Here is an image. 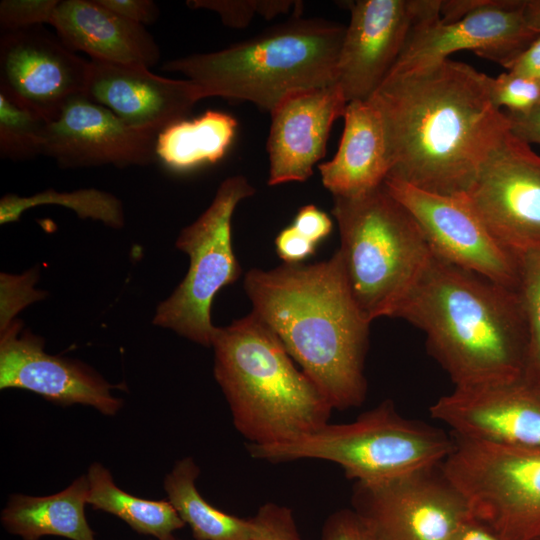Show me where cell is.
Segmentation results:
<instances>
[{"label": "cell", "instance_id": "obj_32", "mask_svg": "<svg viewBox=\"0 0 540 540\" xmlns=\"http://www.w3.org/2000/svg\"><path fill=\"white\" fill-rule=\"evenodd\" d=\"M250 520L251 540H303L293 511L287 506L267 502Z\"/></svg>", "mask_w": 540, "mask_h": 540}, {"label": "cell", "instance_id": "obj_33", "mask_svg": "<svg viewBox=\"0 0 540 540\" xmlns=\"http://www.w3.org/2000/svg\"><path fill=\"white\" fill-rule=\"evenodd\" d=\"M59 0H2L0 27L3 32L50 24Z\"/></svg>", "mask_w": 540, "mask_h": 540}, {"label": "cell", "instance_id": "obj_13", "mask_svg": "<svg viewBox=\"0 0 540 540\" xmlns=\"http://www.w3.org/2000/svg\"><path fill=\"white\" fill-rule=\"evenodd\" d=\"M384 185L415 218L436 256L518 290L519 255L493 238L462 195L430 193L392 178Z\"/></svg>", "mask_w": 540, "mask_h": 540}, {"label": "cell", "instance_id": "obj_28", "mask_svg": "<svg viewBox=\"0 0 540 540\" xmlns=\"http://www.w3.org/2000/svg\"><path fill=\"white\" fill-rule=\"evenodd\" d=\"M47 121L0 91V156L14 161L43 155Z\"/></svg>", "mask_w": 540, "mask_h": 540}, {"label": "cell", "instance_id": "obj_16", "mask_svg": "<svg viewBox=\"0 0 540 540\" xmlns=\"http://www.w3.org/2000/svg\"><path fill=\"white\" fill-rule=\"evenodd\" d=\"M21 329L14 320L0 331V389H24L61 406L84 404L106 416L117 414L123 402L111 394L116 386L79 360L46 353L41 337Z\"/></svg>", "mask_w": 540, "mask_h": 540}, {"label": "cell", "instance_id": "obj_17", "mask_svg": "<svg viewBox=\"0 0 540 540\" xmlns=\"http://www.w3.org/2000/svg\"><path fill=\"white\" fill-rule=\"evenodd\" d=\"M157 135L128 125L106 107L80 95L47 123L43 156L62 168L145 166L157 160Z\"/></svg>", "mask_w": 540, "mask_h": 540}, {"label": "cell", "instance_id": "obj_44", "mask_svg": "<svg viewBox=\"0 0 540 540\" xmlns=\"http://www.w3.org/2000/svg\"><path fill=\"white\" fill-rule=\"evenodd\" d=\"M532 540H540V533L537 536H535Z\"/></svg>", "mask_w": 540, "mask_h": 540}, {"label": "cell", "instance_id": "obj_38", "mask_svg": "<svg viewBox=\"0 0 540 540\" xmlns=\"http://www.w3.org/2000/svg\"><path fill=\"white\" fill-rule=\"evenodd\" d=\"M105 8L145 26L157 21L160 10L151 0H98Z\"/></svg>", "mask_w": 540, "mask_h": 540}, {"label": "cell", "instance_id": "obj_11", "mask_svg": "<svg viewBox=\"0 0 540 540\" xmlns=\"http://www.w3.org/2000/svg\"><path fill=\"white\" fill-rule=\"evenodd\" d=\"M462 196L505 249L517 255L540 249V155L510 129Z\"/></svg>", "mask_w": 540, "mask_h": 540}, {"label": "cell", "instance_id": "obj_19", "mask_svg": "<svg viewBox=\"0 0 540 540\" xmlns=\"http://www.w3.org/2000/svg\"><path fill=\"white\" fill-rule=\"evenodd\" d=\"M85 97L128 125L160 133L185 120L202 98L188 79L156 75L149 68L90 60Z\"/></svg>", "mask_w": 540, "mask_h": 540}, {"label": "cell", "instance_id": "obj_43", "mask_svg": "<svg viewBox=\"0 0 540 540\" xmlns=\"http://www.w3.org/2000/svg\"><path fill=\"white\" fill-rule=\"evenodd\" d=\"M532 385L540 392V377Z\"/></svg>", "mask_w": 540, "mask_h": 540}, {"label": "cell", "instance_id": "obj_27", "mask_svg": "<svg viewBox=\"0 0 540 540\" xmlns=\"http://www.w3.org/2000/svg\"><path fill=\"white\" fill-rule=\"evenodd\" d=\"M40 205H59L73 210L80 218L100 221L112 228L124 225L121 201L114 195L95 188L57 192L47 189L31 196L7 194L0 200V223L16 222L28 209Z\"/></svg>", "mask_w": 540, "mask_h": 540}, {"label": "cell", "instance_id": "obj_31", "mask_svg": "<svg viewBox=\"0 0 540 540\" xmlns=\"http://www.w3.org/2000/svg\"><path fill=\"white\" fill-rule=\"evenodd\" d=\"M38 279L37 271L31 269L22 275L1 273V314L0 331L7 328L18 312L32 302L45 298V292L34 288Z\"/></svg>", "mask_w": 540, "mask_h": 540}, {"label": "cell", "instance_id": "obj_40", "mask_svg": "<svg viewBox=\"0 0 540 540\" xmlns=\"http://www.w3.org/2000/svg\"><path fill=\"white\" fill-rule=\"evenodd\" d=\"M505 68L540 82V34Z\"/></svg>", "mask_w": 540, "mask_h": 540}, {"label": "cell", "instance_id": "obj_42", "mask_svg": "<svg viewBox=\"0 0 540 540\" xmlns=\"http://www.w3.org/2000/svg\"><path fill=\"white\" fill-rule=\"evenodd\" d=\"M523 17L528 27L540 34V0H524Z\"/></svg>", "mask_w": 540, "mask_h": 540}, {"label": "cell", "instance_id": "obj_18", "mask_svg": "<svg viewBox=\"0 0 540 540\" xmlns=\"http://www.w3.org/2000/svg\"><path fill=\"white\" fill-rule=\"evenodd\" d=\"M454 436L540 449V392L522 379L455 388L429 408Z\"/></svg>", "mask_w": 540, "mask_h": 540}, {"label": "cell", "instance_id": "obj_41", "mask_svg": "<svg viewBox=\"0 0 540 540\" xmlns=\"http://www.w3.org/2000/svg\"><path fill=\"white\" fill-rule=\"evenodd\" d=\"M450 540H504L490 527L471 517L454 533Z\"/></svg>", "mask_w": 540, "mask_h": 540}, {"label": "cell", "instance_id": "obj_7", "mask_svg": "<svg viewBox=\"0 0 540 540\" xmlns=\"http://www.w3.org/2000/svg\"><path fill=\"white\" fill-rule=\"evenodd\" d=\"M246 447L254 459L324 460L339 465L355 482L375 483L443 462L454 447V437L401 416L387 399L352 422L328 423L287 443Z\"/></svg>", "mask_w": 540, "mask_h": 540}, {"label": "cell", "instance_id": "obj_35", "mask_svg": "<svg viewBox=\"0 0 540 540\" xmlns=\"http://www.w3.org/2000/svg\"><path fill=\"white\" fill-rule=\"evenodd\" d=\"M321 540H376L373 533L352 509L332 512L324 521Z\"/></svg>", "mask_w": 540, "mask_h": 540}, {"label": "cell", "instance_id": "obj_3", "mask_svg": "<svg viewBox=\"0 0 540 540\" xmlns=\"http://www.w3.org/2000/svg\"><path fill=\"white\" fill-rule=\"evenodd\" d=\"M395 318L425 333L455 388L524 378L529 327L518 290L433 253Z\"/></svg>", "mask_w": 540, "mask_h": 540}, {"label": "cell", "instance_id": "obj_22", "mask_svg": "<svg viewBox=\"0 0 540 540\" xmlns=\"http://www.w3.org/2000/svg\"><path fill=\"white\" fill-rule=\"evenodd\" d=\"M337 153L318 166L333 197H357L381 186L389 174L385 134L379 111L369 101L348 102Z\"/></svg>", "mask_w": 540, "mask_h": 540}, {"label": "cell", "instance_id": "obj_21", "mask_svg": "<svg viewBox=\"0 0 540 540\" xmlns=\"http://www.w3.org/2000/svg\"><path fill=\"white\" fill-rule=\"evenodd\" d=\"M50 25L69 50L84 52L91 60L150 69L160 59V49L145 26L98 0L59 1Z\"/></svg>", "mask_w": 540, "mask_h": 540}, {"label": "cell", "instance_id": "obj_20", "mask_svg": "<svg viewBox=\"0 0 540 540\" xmlns=\"http://www.w3.org/2000/svg\"><path fill=\"white\" fill-rule=\"evenodd\" d=\"M347 101L337 83L299 91L270 113L267 140L268 184L303 182L324 157L331 127L343 117Z\"/></svg>", "mask_w": 540, "mask_h": 540}, {"label": "cell", "instance_id": "obj_5", "mask_svg": "<svg viewBox=\"0 0 540 540\" xmlns=\"http://www.w3.org/2000/svg\"><path fill=\"white\" fill-rule=\"evenodd\" d=\"M346 27L295 17L227 48L167 61L201 91L271 113L289 95L336 83Z\"/></svg>", "mask_w": 540, "mask_h": 540}, {"label": "cell", "instance_id": "obj_12", "mask_svg": "<svg viewBox=\"0 0 540 540\" xmlns=\"http://www.w3.org/2000/svg\"><path fill=\"white\" fill-rule=\"evenodd\" d=\"M441 0H357L341 46L336 83L347 102L368 100L412 34L440 19Z\"/></svg>", "mask_w": 540, "mask_h": 540}, {"label": "cell", "instance_id": "obj_6", "mask_svg": "<svg viewBox=\"0 0 540 540\" xmlns=\"http://www.w3.org/2000/svg\"><path fill=\"white\" fill-rule=\"evenodd\" d=\"M345 277L370 323L396 317L433 252L415 218L384 183L363 195L334 197Z\"/></svg>", "mask_w": 540, "mask_h": 540}, {"label": "cell", "instance_id": "obj_1", "mask_svg": "<svg viewBox=\"0 0 540 540\" xmlns=\"http://www.w3.org/2000/svg\"><path fill=\"white\" fill-rule=\"evenodd\" d=\"M487 79L449 58L388 74L368 99L383 123L387 178L443 196L463 195L509 129L491 101Z\"/></svg>", "mask_w": 540, "mask_h": 540}, {"label": "cell", "instance_id": "obj_14", "mask_svg": "<svg viewBox=\"0 0 540 540\" xmlns=\"http://www.w3.org/2000/svg\"><path fill=\"white\" fill-rule=\"evenodd\" d=\"M89 72L90 61L42 26L1 34L0 91L47 122L85 94Z\"/></svg>", "mask_w": 540, "mask_h": 540}, {"label": "cell", "instance_id": "obj_4", "mask_svg": "<svg viewBox=\"0 0 540 540\" xmlns=\"http://www.w3.org/2000/svg\"><path fill=\"white\" fill-rule=\"evenodd\" d=\"M211 346L214 377L247 444L291 442L329 423L326 396L255 313L216 327Z\"/></svg>", "mask_w": 540, "mask_h": 540}, {"label": "cell", "instance_id": "obj_39", "mask_svg": "<svg viewBox=\"0 0 540 540\" xmlns=\"http://www.w3.org/2000/svg\"><path fill=\"white\" fill-rule=\"evenodd\" d=\"M504 114L513 135L529 145H540V102L528 113L514 115L504 112Z\"/></svg>", "mask_w": 540, "mask_h": 540}, {"label": "cell", "instance_id": "obj_37", "mask_svg": "<svg viewBox=\"0 0 540 540\" xmlns=\"http://www.w3.org/2000/svg\"><path fill=\"white\" fill-rule=\"evenodd\" d=\"M292 225L316 245L326 238L332 230L331 218L312 204L299 209Z\"/></svg>", "mask_w": 540, "mask_h": 540}, {"label": "cell", "instance_id": "obj_24", "mask_svg": "<svg viewBox=\"0 0 540 540\" xmlns=\"http://www.w3.org/2000/svg\"><path fill=\"white\" fill-rule=\"evenodd\" d=\"M237 125L232 115L214 110L174 123L158 133L156 158L174 171L216 163L230 147Z\"/></svg>", "mask_w": 540, "mask_h": 540}, {"label": "cell", "instance_id": "obj_10", "mask_svg": "<svg viewBox=\"0 0 540 540\" xmlns=\"http://www.w3.org/2000/svg\"><path fill=\"white\" fill-rule=\"evenodd\" d=\"M441 463L380 482H355L352 509L376 540H450L473 517Z\"/></svg>", "mask_w": 540, "mask_h": 540}, {"label": "cell", "instance_id": "obj_25", "mask_svg": "<svg viewBox=\"0 0 540 540\" xmlns=\"http://www.w3.org/2000/svg\"><path fill=\"white\" fill-rule=\"evenodd\" d=\"M200 469L193 458L177 461L164 479L168 501L191 528L195 540H251L250 518L215 508L196 487Z\"/></svg>", "mask_w": 540, "mask_h": 540}, {"label": "cell", "instance_id": "obj_29", "mask_svg": "<svg viewBox=\"0 0 540 540\" xmlns=\"http://www.w3.org/2000/svg\"><path fill=\"white\" fill-rule=\"evenodd\" d=\"M518 292L529 327V350L524 380L534 383L540 377V249L519 255Z\"/></svg>", "mask_w": 540, "mask_h": 540}, {"label": "cell", "instance_id": "obj_23", "mask_svg": "<svg viewBox=\"0 0 540 540\" xmlns=\"http://www.w3.org/2000/svg\"><path fill=\"white\" fill-rule=\"evenodd\" d=\"M88 492L86 474L50 496L10 495L1 512V523L10 534L24 540L43 536L96 540L85 516Z\"/></svg>", "mask_w": 540, "mask_h": 540}, {"label": "cell", "instance_id": "obj_2", "mask_svg": "<svg viewBox=\"0 0 540 540\" xmlns=\"http://www.w3.org/2000/svg\"><path fill=\"white\" fill-rule=\"evenodd\" d=\"M244 290L252 312L277 335L333 410L364 402L370 322L353 300L338 250L310 265L251 269Z\"/></svg>", "mask_w": 540, "mask_h": 540}, {"label": "cell", "instance_id": "obj_8", "mask_svg": "<svg viewBox=\"0 0 540 540\" xmlns=\"http://www.w3.org/2000/svg\"><path fill=\"white\" fill-rule=\"evenodd\" d=\"M254 193L244 176L226 178L209 207L181 230L176 247L189 256V268L174 292L157 306L156 326L211 346L216 330L210 314L214 297L241 274L232 248V216L237 205Z\"/></svg>", "mask_w": 540, "mask_h": 540}, {"label": "cell", "instance_id": "obj_15", "mask_svg": "<svg viewBox=\"0 0 540 540\" xmlns=\"http://www.w3.org/2000/svg\"><path fill=\"white\" fill-rule=\"evenodd\" d=\"M524 0H488L462 19L421 25L411 36L390 73L417 70L461 50L495 61L504 68L539 35L523 17Z\"/></svg>", "mask_w": 540, "mask_h": 540}, {"label": "cell", "instance_id": "obj_26", "mask_svg": "<svg viewBox=\"0 0 540 540\" xmlns=\"http://www.w3.org/2000/svg\"><path fill=\"white\" fill-rule=\"evenodd\" d=\"M87 477V503L94 510L117 516L140 534L176 540L174 532L186 525L169 501L143 499L121 490L100 463L90 465Z\"/></svg>", "mask_w": 540, "mask_h": 540}, {"label": "cell", "instance_id": "obj_36", "mask_svg": "<svg viewBox=\"0 0 540 540\" xmlns=\"http://www.w3.org/2000/svg\"><path fill=\"white\" fill-rule=\"evenodd\" d=\"M316 246L293 225L280 231L275 239L276 252L286 264H299L314 254Z\"/></svg>", "mask_w": 540, "mask_h": 540}, {"label": "cell", "instance_id": "obj_30", "mask_svg": "<svg viewBox=\"0 0 540 540\" xmlns=\"http://www.w3.org/2000/svg\"><path fill=\"white\" fill-rule=\"evenodd\" d=\"M489 94L494 106L506 113H528L540 102V82L523 74L506 71L488 76Z\"/></svg>", "mask_w": 540, "mask_h": 540}, {"label": "cell", "instance_id": "obj_34", "mask_svg": "<svg viewBox=\"0 0 540 540\" xmlns=\"http://www.w3.org/2000/svg\"><path fill=\"white\" fill-rule=\"evenodd\" d=\"M186 4L192 9L215 12L224 25L236 29L247 27L259 15V0H190Z\"/></svg>", "mask_w": 540, "mask_h": 540}, {"label": "cell", "instance_id": "obj_9", "mask_svg": "<svg viewBox=\"0 0 540 540\" xmlns=\"http://www.w3.org/2000/svg\"><path fill=\"white\" fill-rule=\"evenodd\" d=\"M441 463L465 497L472 516L504 540H532L540 533V449L454 436Z\"/></svg>", "mask_w": 540, "mask_h": 540}]
</instances>
